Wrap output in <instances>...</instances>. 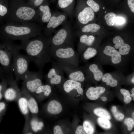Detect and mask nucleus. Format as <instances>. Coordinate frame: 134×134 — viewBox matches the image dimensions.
Here are the masks:
<instances>
[{
    "label": "nucleus",
    "instance_id": "nucleus-35",
    "mask_svg": "<svg viewBox=\"0 0 134 134\" xmlns=\"http://www.w3.org/2000/svg\"><path fill=\"white\" fill-rule=\"evenodd\" d=\"M86 4L93 11L97 12L100 9L99 4L94 0H86L85 1Z\"/></svg>",
    "mask_w": 134,
    "mask_h": 134
},
{
    "label": "nucleus",
    "instance_id": "nucleus-28",
    "mask_svg": "<svg viewBox=\"0 0 134 134\" xmlns=\"http://www.w3.org/2000/svg\"><path fill=\"white\" fill-rule=\"evenodd\" d=\"M98 50L92 46L87 48L81 54L82 60L86 62L97 55Z\"/></svg>",
    "mask_w": 134,
    "mask_h": 134
},
{
    "label": "nucleus",
    "instance_id": "nucleus-45",
    "mask_svg": "<svg viewBox=\"0 0 134 134\" xmlns=\"http://www.w3.org/2000/svg\"><path fill=\"white\" fill-rule=\"evenodd\" d=\"M7 75L5 73L2 67L0 66V79H2L4 78H6Z\"/></svg>",
    "mask_w": 134,
    "mask_h": 134
},
{
    "label": "nucleus",
    "instance_id": "nucleus-30",
    "mask_svg": "<svg viewBox=\"0 0 134 134\" xmlns=\"http://www.w3.org/2000/svg\"><path fill=\"white\" fill-rule=\"evenodd\" d=\"M100 28V26L96 24H89L83 27L81 31L83 33H95L99 30Z\"/></svg>",
    "mask_w": 134,
    "mask_h": 134
},
{
    "label": "nucleus",
    "instance_id": "nucleus-54",
    "mask_svg": "<svg viewBox=\"0 0 134 134\" xmlns=\"http://www.w3.org/2000/svg\"></svg>",
    "mask_w": 134,
    "mask_h": 134
},
{
    "label": "nucleus",
    "instance_id": "nucleus-4",
    "mask_svg": "<svg viewBox=\"0 0 134 134\" xmlns=\"http://www.w3.org/2000/svg\"><path fill=\"white\" fill-rule=\"evenodd\" d=\"M50 52L52 58L57 62L74 67H79V55L74 49L73 42L50 47Z\"/></svg>",
    "mask_w": 134,
    "mask_h": 134
},
{
    "label": "nucleus",
    "instance_id": "nucleus-47",
    "mask_svg": "<svg viewBox=\"0 0 134 134\" xmlns=\"http://www.w3.org/2000/svg\"><path fill=\"white\" fill-rule=\"evenodd\" d=\"M100 98L102 100L104 101H106L107 100V98L105 97H102Z\"/></svg>",
    "mask_w": 134,
    "mask_h": 134
},
{
    "label": "nucleus",
    "instance_id": "nucleus-44",
    "mask_svg": "<svg viewBox=\"0 0 134 134\" xmlns=\"http://www.w3.org/2000/svg\"><path fill=\"white\" fill-rule=\"evenodd\" d=\"M76 134H86L83 127L80 126L77 128L75 132Z\"/></svg>",
    "mask_w": 134,
    "mask_h": 134
},
{
    "label": "nucleus",
    "instance_id": "nucleus-31",
    "mask_svg": "<svg viewBox=\"0 0 134 134\" xmlns=\"http://www.w3.org/2000/svg\"><path fill=\"white\" fill-rule=\"evenodd\" d=\"M94 113L97 115L101 117L110 120L111 116L110 114L105 109L100 108H96L94 110Z\"/></svg>",
    "mask_w": 134,
    "mask_h": 134
},
{
    "label": "nucleus",
    "instance_id": "nucleus-39",
    "mask_svg": "<svg viewBox=\"0 0 134 134\" xmlns=\"http://www.w3.org/2000/svg\"><path fill=\"white\" fill-rule=\"evenodd\" d=\"M111 110L114 117L117 120L121 121L124 119V115L118 112L115 106H112Z\"/></svg>",
    "mask_w": 134,
    "mask_h": 134
},
{
    "label": "nucleus",
    "instance_id": "nucleus-29",
    "mask_svg": "<svg viewBox=\"0 0 134 134\" xmlns=\"http://www.w3.org/2000/svg\"><path fill=\"white\" fill-rule=\"evenodd\" d=\"M51 92L52 89L50 85L42 84L37 88L34 95L36 96L42 94L45 97H47L49 95Z\"/></svg>",
    "mask_w": 134,
    "mask_h": 134
},
{
    "label": "nucleus",
    "instance_id": "nucleus-43",
    "mask_svg": "<svg viewBox=\"0 0 134 134\" xmlns=\"http://www.w3.org/2000/svg\"><path fill=\"white\" fill-rule=\"evenodd\" d=\"M53 133L54 134H62L63 133L62 129L58 125L55 126L53 129Z\"/></svg>",
    "mask_w": 134,
    "mask_h": 134
},
{
    "label": "nucleus",
    "instance_id": "nucleus-36",
    "mask_svg": "<svg viewBox=\"0 0 134 134\" xmlns=\"http://www.w3.org/2000/svg\"><path fill=\"white\" fill-rule=\"evenodd\" d=\"M83 127L86 133L92 134L94 132V129L91 124L88 121H85L83 124Z\"/></svg>",
    "mask_w": 134,
    "mask_h": 134
},
{
    "label": "nucleus",
    "instance_id": "nucleus-20",
    "mask_svg": "<svg viewBox=\"0 0 134 134\" xmlns=\"http://www.w3.org/2000/svg\"><path fill=\"white\" fill-rule=\"evenodd\" d=\"M57 6L71 19L73 17L75 0H57Z\"/></svg>",
    "mask_w": 134,
    "mask_h": 134
},
{
    "label": "nucleus",
    "instance_id": "nucleus-38",
    "mask_svg": "<svg viewBox=\"0 0 134 134\" xmlns=\"http://www.w3.org/2000/svg\"><path fill=\"white\" fill-rule=\"evenodd\" d=\"M44 0H27L26 4L28 5L37 8Z\"/></svg>",
    "mask_w": 134,
    "mask_h": 134
},
{
    "label": "nucleus",
    "instance_id": "nucleus-40",
    "mask_svg": "<svg viewBox=\"0 0 134 134\" xmlns=\"http://www.w3.org/2000/svg\"><path fill=\"white\" fill-rule=\"evenodd\" d=\"M124 122L127 126L128 130L129 131H131L134 126V120L131 118H126L125 119Z\"/></svg>",
    "mask_w": 134,
    "mask_h": 134
},
{
    "label": "nucleus",
    "instance_id": "nucleus-32",
    "mask_svg": "<svg viewBox=\"0 0 134 134\" xmlns=\"http://www.w3.org/2000/svg\"><path fill=\"white\" fill-rule=\"evenodd\" d=\"M116 17V15L112 12L106 14L104 18L107 25L110 27L114 26L115 23L114 20Z\"/></svg>",
    "mask_w": 134,
    "mask_h": 134
},
{
    "label": "nucleus",
    "instance_id": "nucleus-50",
    "mask_svg": "<svg viewBox=\"0 0 134 134\" xmlns=\"http://www.w3.org/2000/svg\"><path fill=\"white\" fill-rule=\"evenodd\" d=\"M55 0H50V1L51 2H54V1H55Z\"/></svg>",
    "mask_w": 134,
    "mask_h": 134
},
{
    "label": "nucleus",
    "instance_id": "nucleus-8",
    "mask_svg": "<svg viewBox=\"0 0 134 134\" xmlns=\"http://www.w3.org/2000/svg\"><path fill=\"white\" fill-rule=\"evenodd\" d=\"M74 34L71 22L67 21L51 35L50 47H55L73 42Z\"/></svg>",
    "mask_w": 134,
    "mask_h": 134
},
{
    "label": "nucleus",
    "instance_id": "nucleus-53",
    "mask_svg": "<svg viewBox=\"0 0 134 134\" xmlns=\"http://www.w3.org/2000/svg\"><path fill=\"white\" fill-rule=\"evenodd\" d=\"M105 12V13L106 12V11Z\"/></svg>",
    "mask_w": 134,
    "mask_h": 134
},
{
    "label": "nucleus",
    "instance_id": "nucleus-5",
    "mask_svg": "<svg viewBox=\"0 0 134 134\" xmlns=\"http://www.w3.org/2000/svg\"><path fill=\"white\" fill-rule=\"evenodd\" d=\"M97 62L103 65H109L117 68H123L127 62L118 50L113 46H105L102 50L98 51Z\"/></svg>",
    "mask_w": 134,
    "mask_h": 134
},
{
    "label": "nucleus",
    "instance_id": "nucleus-15",
    "mask_svg": "<svg viewBox=\"0 0 134 134\" xmlns=\"http://www.w3.org/2000/svg\"><path fill=\"white\" fill-rule=\"evenodd\" d=\"M112 42L114 44L113 47L127 62L133 57L134 53L132 51L131 47L129 44L125 42L120 36H115L113 39Z\"/></svg>",
    "mask_w": 134,
    "mask_h": 134
},
{
    "label": "nucleus",
    "instance_id": "nucleus-46",
    "mask_svg": "<svg viewBox=\"0 0 134 134\" xmlns=\"http://www.w3.org/2000/svg\"><path fill=\"white\" fill-rule=\"evenodd\" d=\"M132 94L131 95V96L133 97V100L134 101V88H133L131 90Z\"/></svg>",
    "mask_w": 134,
    "mask_h": 134
},
{
    "label": "nucleus",
    "instance_id": "nucleus-25",
    "mask_svg": "<svg viewBox=\"0 0 134 134\" xmlns=\"http://www.w3.org/2000/svg\"><path fill=\"white\" fill-rule=\"evenodd\" d=\"M30 124L31 129L33 134L41 130L44 126L43 122L39 121L36 115H31Z\"/></svg>",
    "mask_w": 134,
    "mask_h": 134
},
{
    "label": "nucleus",
    "instance_id": "nucleus-1",
    "mask_svg": "<svg viewBox=\"0 0 134 134\" xmlns=\"http://www.w3.org/2000/svg\"><path fill=\"white\" fill-rule=\"evenodd\" d=\"M51 36L43 33L33 38L21 41L16 45V47L19 50L25 51L30 62L34 63L39 70H42L52 58L50 52Z\"/></svg>",
    "mask_w": 134,
    "mask_h": 134
},
{
    "label": "nucleus",
    "instance_id": "nucleus-6",
    "mask_svg": "<svg viewBox=\"0 0 134 134\" xmlns=\"http://www.w3.org/2000/svg\"><path fill=\"white\" fill-rule=\"evenodd\" d=\"M19 50L16 48L15 44L13 51V60L11 69L15 75L16 81L22 80L29 70L28 67L30 62L27 55L21 54Z\"/></svg>",
    "mask_w": 134,
    "mask_h": 134
},
{
    "label": "nucleus",
    "instance_id": "nucleus-37",
    "mask_svg": "<svg viewBox=\"0 0 134 134\" xmlns=\"http://www.w3.org/2000/svg\"><path fill=\"white\" fill-rule=\"evenodd\" d=\"M8 85L7 78L3 79L0 82V100L3 97L4 92L7 88Z\"/></svg>",
    "mask_w": 134,
    "mask_h": 134
},
{
    "label": "nucleus",
    "instance_id": "nucleus-16",
    "mask_svg": "<svg viewBox=\"0 0 134 134\" xmlns=\"http://www.w3.org/2000/svg\"><path fill=\"white\" fill-rule=\"evenodd\" d=\"M64 71L56 62H53L51 68L46 75V78L51 85H58L63 80Z\"/></svg>",
    "mask_w": 134,
    "mask_h": 134
},
{
    "label": "nucleus",
    "instance_id": "nucleus-21",
    "mask_svg": "<svg viewBox=\"0 0 134 134\" xmlns=\"http://www.w3.org/2000/svg\"><path fill=\"white\" fill-rule=\"evenodd\" d=\"M95 39V37L92 35L83 34L80 35L78 46L77 52L79 55L87 48L92 46Z\"/></svg>",
    "mask_w": 134,
    "mask_h": 134
},
{
    "label": "nucleus",
    "instance_id": "nucleus-48",
    "mask_svg": "<svg viewBox=\"0 0 134 134\" xmlns=\"http://www.w3.org/2000/svg\"><path fill=\"white\" fill-rule=\"evenodd\" d=\"M131 82L133 84H134V75L132 77L131 79Z\"/></svg>",
    "mask_w": 134,
    "mask_h": 134
},
{
    "label": "nucleus",
    "instance_id": "nucleus-7",
    "mask_svg": "<svg viewBox=\"0 0 134 134\" xmlns=\"http://www.w3.org/2000/svg\"><path fill=\"white\" fill-rule=\"evenodd\" d=\"M15 44L10 40H0V64L6 74L13 79L11 69L12 52Z\"/></svg>",
    "mask_w": 134,
    "mask_h": 134
},
{
    "label": "nucleus",
    "instance_id": "nucleus-52",
    "mask_svg": "<svg viewBox=\"0 0 134 134\" xmlns=\"http://www.w3.org/2000/svg\"><path fill=\"white\" fill-rule=\"evenodd\" d=\"M103 9H104L105 8L104 7H103Z\"/></svg>",
    "mask_w": 134,
    "mask_h": 134
},
{
    "label": "nucleus",
    "instance_id": "nucleus-10",
    "mask_svg": "<svg viewBox=\"0 0 134 134\" xmlns=\"http://www.w3.org/2000/svg\"><path fill=\"white\" fill-rule=\"evenodd\" d=\"M68 17L67 14L63 12H52L49 20L44 28L43 34L47 36L51 35L57 28L67 21Z\"/></svg>",
    "mask_w": 134,
    "mask_h": 134
},
{
    "label": "nucleus",
    "instance_id": "nucleus-27",
    "mask_svg": "<svg viewBox=\"0 0 134 134\" xmlns=\"http://www.w3.org/2000/svg\"><path fill=\"white\" fill-rule=\"evenodd\" d=\"M114 71L104 73L101 80L107 85L112 87H116L118 85V82L117 80L114 78Z\"/></svg>",
    "mask_w": 134,
    "mask_h": 134
},
{
    "label": "nucleus",
    "instance_id": "nucleus-23",
    "mask_svg": "<svg viewBox=\"0 0 134 134\" xmlns=\"http://www.w3.org/2000/svg\"><path fill=\"white\" fill-rule=\"evenodd\" d=\"M105 88L102 86H99L96 87H90L86 92L87 97L90 100H94L98 99L100 95L105 91Z\"/></svg>",
    "mask_w": 134,
    "mask_h": 134
},
{
    "label": "nucleus",
    "instance_id": "nucleus-34",
    "mask_svg": "<svg viewBox=\"0 0 134 134\" xmlns=\"http://www.w3.org/2000/svg\"><path fill=\"white\" fill-rule=\"evenodd\" d=\"M120 92L124 96V103L126 104L129 103L132 100V98L129 91L126 89L122 88L120 89Z\"/></svg>",
    "mask_w": 134,
    "mask_h": 134
},
{
    "label": "nucleus",
    "instance_id": "nucleus-2",
    "mask_svg": "<svg viewBox=\"0 0 134 134\" xmlns=\"http://www.w3.org/2000/svg\"><path fill=\"white\" fill-rule=\"evenodd\" d=\"M44 28L34 22H7L0 26V40L22 41L35 37L43 33Z\"/></svg>",
    "mask_w": 134,
    "mask_h": 134
},
{
    "label": "nucleus",
    "instance_id": "nucleus-19",
    "mask_svg": "<svg viewBox=\"0 0 134 134\" xmlns=\"http://www.w3.org/2000/svg\"><path fill=\"white\" fill-rule=\"evenodd\" d=\"M23 95L26 98L31 115H36L39 111L37 103L33 95L25 88L22 86L21 90Z\"/></svg>",
    "mask_w": 134,
    "mask_h": 134
},
{
    "label": "nucleus",
    "instance_id": "nucleus-18",
    "mask_svg": "<svg viewBox=\"0 0 134 134\" xmlns=\"http://www.w3.org/2000/svg\"><path fill=\"white\" fill-rule=\"evenodd\" d=\"M39 16V22L41 24L47 23L52 14L48 0H44L37 8Z\"/></svg>",
    "mask_w": 134,
    "mask_h": 134
},
{
    "label": "nucleus",
    "instance_id": "nucleus-13",
    "mask_svg": "<svg viewBox=\"0 0 134 134\" xmlns=\"http://www.w3.org/2000/svg\"><path fill=\"white\" fill-rule=\"evenodd\" d=\"M88 76L92 77L96 81H99L104 73L101 65L99 63H88L80 67Z\"/></svg>",
    "mask_w": 134,
    "mask_h": 134
},
{
    "label": "nucleus",
    "instance_id": "nucleus-41",
    "mask_svg": "<svg viewBox=\"0 0 134 134\" xmlns=\"http://www.w3.org/2000/svg\"><path fill=\"white\" fill-rule=\"evenodd\" d=\"M7 105L5 102H0V121L1 117L6 110Z\"/></svg>",
    "mask_w": 134,
    "mask_h": 134
},
{
    "label": "nucleus",
    "instance_id": "nucleus-33",
    "mask_svg": "<svg viewBox=\"0 0 134 134\" xmlns=\"http://www.w3.org/2000/svg\"><path fill=\"white\" fill-rule=\"evenodd\" d=\"M98 122L99 125L104 128L109 129L111 127L110 122L108 119L106 118L100 117L98 119Z\"/></svg>",
    "mask_w": 134,
    "mask_h": 134
},
{
    "label": "nucleus",
    "instance_id": "nucleus-49",
    "mask_svg": "<svg viewBox=\"0 0 134 134\" xmlns=\"http://www.w3.org/2000/svg\"><path fill=\"white\" fill-rule=\"evenodd\" d=\"M132 116L133 117V119H134V112H133V113L132 114Z\"/></svg>",
    "mask_w": 134,
    "mask_h": 134
},
{
    "label": "nucleus",
    "instance_id": "nucleus-26",
    "mask_svg": "<svg viewBox=\"0 0 134 134\" xmlns=\"http://www.w3.org/2000/svg\"><path fill=\"white\" fill-rule=\"evenodd\" d=\"M46 110L49 113L57 114L60 113L62 110V107L61 103L55 100H52L48 104Z\"/></svg>",
    "mask_w": 134,
    "mask_h": 134
},
{
    "label": "nucleus",
    "instance_id": "nucleus-55",
    "mask_svg": "<svg viewBox=\"0 0 134 134\" xmlns=\"http://www.w3.org/2000/svg\"></svg>",
    "mask_w": 134,
    "mask_h": 134
},
{
    "label": "nucleus",
    "instance_id": "nucleus-51",
    "mask_svg": "<svg viewBox=\"0 0 134 134\" xmlns=\"http://www.w3.org/2000/svg\"><path fill=\"white\" fill-rule=\"evenodd\" d=\"M131 134H134V132H132L131 133Z\"/></svg>",
    "mask_w": 134,
    "mask_h": 134
},
{
    "label": "nucleus",
    "instance_id": "nucleus-42",
    "mask_svg": "<svg viewBox=\"0 0 134 134\" xmlns=\"http://www.w3.org/2000/svg\"><path fill=\"white\" fill-rule=\"evenodd\" d=\"M115 23L118 25L123 24L125 22V19L120 17H116L114 20Z\"/></svg>",
    "mask_w": 134,
    "mask_h": 134
},
{
    "label": "nucleus",
    "instance_id": "nucleus-22",
    "mask_svg": "<svg viewBox=\"0 0 134 134\" xmlns=\"http://www.w3.org/2000/svg\"><path fill=\"white\" fill-rule=\"evenodd\" d=\"M63 87L64 91L67 93H69L74 90H76L80 94H82L83 92L81 82L69 79L64 82Z\"/></svg>",
    "mask_w": 134,
    "mask_h": 134
},
{
    "label": "nucleus",
    "instance_id": "nucleus-14",
    "mask_svg": "<svg viewBox=\"0 0 134 134\" xmlns=\"http://www.w3.org/2000/svg\"><path fill=\"white\" fill-rule=\"evenodd\" d=\"M19 108L25 119V122L23 131V134H33L30 127V113L26 98L23 95L17 101Z\"/></svg>",
    "mask_w": 134,
    "mask_h": 134
},
{
    "label": "nucleus",
    "instance_id": "nucleus-9",
    "mask_svg": "<svg viewBox=\"0 0 134 134\" xmlns=\"http://www.w3.org/2000/svg\"><path fill=\"white\" fill-rule=\"evenodd\" d=\"M43 77L42 70H39L37 72H32L29 70L22 80L23 81L22 86L34 96L37 88L42 84Z\"/></svg>",
    "mask_w": 134,
    "mask_h": 134
},
{
    "label": "nucleus",
    "instance_id": "nucleus-24",
    "mask_svg": "<svg viewBox=\"0 0 134 134\" xmlns=\"http://www.w3.org/2000/svg\"><path fill=\"white\" fill-rule=\"evenodd\" d=\"M9 0H0V24L7 22L9 11Z\"/></svg>",
    "mask_w": 134,
    "mask_h": 134
},
{
    "label": "nucleus",
    "instance_id": "nucleus-12",
    "mask_svg": "<svg viewBox=\"0 0 134 134\" xmlns=\"http://www.w3.org/2000/svg\"><path fill=\"white\" fill-rule=\"evenodd\" d=\"M7 79L9 87L7 88L4 93L3 97L8 101H17L23 95L19 88L17 81L14 79L7 76Z\"/></svg>",
    "mask_w": 134,
    "mask_h": 134
},
{
    "label": "nucleus",
    "instance_id": "nucleus-11",
    "mask_svg": "<svg viewBox=\"0 0 134 134\" xmlns=\"http://www.w3.org/2000/svg\"><path fill=\"white\" fill-rule=\"evenodd\" d=\"M82 8L77 1L78 4L81 8L80 10L76 7L74 14L77 21L81 24L86 25L94 18V13L93 10L86 4L84 1L81 0Z\"/></svg>",
    "mask_w": 134,
    "mask_h": 134
},
{
    "label": "nucleus",
    "instance_id": "nucleus-3",
    "mask_svg": "<svg viewBox=\"0 0 134 134\" xmlns=\"http://www.w3.org/2000/svg\"><path fill=\"white\" fill-rule=\"evenodd\" d=\"M9 11L6 22H39L37 8L27 5L26 0H9Z\"/></svg>",
    "mask_w": 134,
    "mask_h": 134
},
{
    "label": "nucleus",
    "instance_id": "nucleus-17",
    "mask_svg": "<svg viewBox=\"0 0 134 134\" xmlns=\"http://www.w3.org/2000/svg\"><path fill=\"white\" fill-rule=\"evenodd\" d=\"M56 62L62 68L69 79L80 82L85 80L86 74L80 67H74Z\"/></svg>",
    "mask_w": 134,
    "mask_h": 134
}]
</instances>
